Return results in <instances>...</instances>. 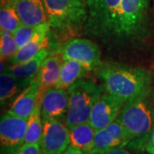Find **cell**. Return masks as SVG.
<instances>
[{
	"mask_svg": "<svg viewBox=\"0 0 154 154\" xmlns=\"http://www.w3.org/2000/svg\"><path fill=\"white\" fill-rule=\"evenodd\" d=\"M117 120L126 130L131 141L128 148L142 151L154 129V93L128 100Z\"/></svg>",
	"mask_w": 154,
	"mask_h": 154,
	"instance_id": "obj_3",
	"label": "cell"
},
{
	"mask_svg": "<svg viewBox=\"0 0 154 154\" xmlns=\"http://www.w3.org/2000/svg\"><path fill=\"white\" fill-rule=\"evenodd\" d=\"M16 154H43L39 144H24Z\"/></svg>",
	"mask_w": 154,
	"mask_h": 154,
	"instance_id": "obj_25",
	"label": "cell"
},
{
	"mask_svg": "<svg viewBox=\"0 0 154 154\" xmlns=\"http://www.w3.org/2000/svg\"><path fill=\"white\" fill-rule=\"evenodd\" d=\"M96 130L89 122L76 125L69 129L70 145L89 154L94 147Z\"/></svg>",
	"mask_w": 154,
	"mask_h": 154,
	"instance_id": "obj_19",
	"label": "cell"
},
{
	"mask_svg": "<svg viewBox=\"0 0 154 154\" xmlns=\"http://www.w3.org/2000/svg\"><path fill=\"white\" fill-rule=\"evenodd\" d=\"M126 102L116 96L105 93L101 95L92 110L89 124L95 130L104 128L115 122Z\"/></svg>",
	"mask_w": 154,
	"mask_h": 154,
	"instance_id": "obj_10",
	"label": "cell"
},
{
	"mask_svg": "<svg viewBox=\"0 0 154 154\" xmlns=\"http://www.w3.org/2000/svg\"><path fill=\"white\" fill-rule=\"evenodd\" d=\"M43 134L40 147L43 154H62L70 145L69 129L64 122L42 118Z\"/></svg>",
	"mask_w": 154,
	"mask_h": 154,
	"instance_id": "obj_9",
	"label": "cell"
},
{
	"mask_svg": "<svg viewBox=\"0 0 154 154\" xmlns=\"http://www.w3.org/2000/svg\"><path fill=\"white\" fill-rule=\"evenodd\" d=\"M53 52L54 51H51L49 46L45 47L31 60L22 63L11 64V66L7 67V69L18 80L30 82L37 75L44 61L49 56L52 55Z\"/></svg>",
	"mask_w": 154,
	"mask_h": 154,
	"instance_id": "obj_15",
	"label": "cell"
},
{
	"mask_svg": "<svg viewBox=\"0 0 154 154\" xmlns=\"http://www.w3.org/2000/svg\"><path fill=\"white\" fill-rule=\"evenodd\" d=\"M48 28H51L49 23H45L40 26H37V27H28V26L22 25L14 33V37L17 41L18 49L28 45L33 38H35L38 33H40L42 31H44L45 29Z\"/></svg>",
	"mask_w": 154,
	"mask_h": 154,
	"instance_id": "obj_23",
	"label": "cell"
},
{
	"mask_svg": "<svg viewBox=\"0 0 154 154\" xmlns=\"http://www.w3.org/2000/svg\"><path fill=\"white\" fill-rule=\"evenodd\" d=\"M153 5H154V0H153Z\"/></svg>",
	"mask_w": 154,
	"mask_h": 154,
	"instance_id": "obj_30",
	"label": "cell"
},
{
	"mask_svg": "<svg viewBox=\"0 0 154 154\" xmlns=\"http://www.w3.org/2000/svg\"><path fill=\"white\" fill-rule=\"evenodd\" d=\"M62 63L63 59L57 54L49 56L44 61L35 76L42 92L57 86L60 78Z\"/></svg>",
	"mask_w": 154,
	"mask_h": 154,
	"instance_id": "obj_16",
	"label": "cell"
},
{
	"mask_svg": "<svg viewBox=\"0 0 154 154\" xmlns=\"http://www.w3.org/2000/svg\"><path fill=\"white\" fill-rule=\"evenodd\" d=\"M99 154H132L128 150L125 148H116L110 150V151H106L102 153Z\"/></svg>",
	"mask_w": 154,
	"mask_h": 154,
	"instance_id": "obj_27",
	"label": "cell"
},
{
	"mask_svg": "<svg viewBox=\"0 0 154 154\" xmlns=\"http://www.w3.org/2000/svg\"><path fill=\"white\" fill-rule=\"evenodd\" d=\"M150 0H122L102 44L108 50L134 49L147 37Z\"/></svg>",
	"mask_w": 154,
	"mask_h": 154,
	"instance_id": "obj_1",
	"label": "cell"
},
{
	"mask_svg": "<svg viewBox=\"0 0 154 154\" xmlns=\"http://www.w3.org/2000/svg\"><path fill=\"white\" fill-rule=\"evenodd\" d=\"M18 51L14 33L8 31L0 32V55L1 61H11Z\"/></svg>",
	"mask_w": 154,
	"mask_h": 154,
	"instance_id": "obj_24",
	"label": "cell"
},
{
	"mask_svg": "<svg viewBox=\"0 0 154 154\" xmlns=\"http://www.w3.org/2000/svg\"><path fill=\"white\" fill-rule=\"evenodd\" d=\"M42 94L45 93L41 91L38 81L36 78H33L28 87L13 100L7 113L28 119Z\"/></svg>",
	"mask_w": 154,
	"mask_h": 154,
	"instance_id": "obj_13",
	"label": "cell"
},
{
	"mask_svg": "<svg viewBox=\"0 0 154 154\" xmlns=\"http://www.w3.org/2000/svg\"><path fill=\"white\" fill-rule=\"evenodd\" d=\"M62 154H87L86 152H82V150H79V149H77L76 147H75V146H73L71 145H69V146H68V148L63 152Z\"/></svg>",
	"mask_w": 154,
	"mask_h": 154,
	"instance_id": "obj_28",
	"label": "cell"
},
{
	"mask_svg": "<svg viewBox=\"0 0 154 154\" xmlns=\"http://www.w3.org/2000/svg\"><path fill=\"white\" fill-rule=\"evenodd\" d=\"M88 72V69L76 61L63 60L60 78L55 88L68 90L78 80L86 76Z\"/></svg>",
	"mask_w": 154,
	"mask_h": 154,
	"instance_id": "obj_20",
	"label": "cell"
},
{
	"mask_svg": "<svg viewBox=\"0 0 154 154\" xmlns=\"http://www.w3.org/2000/svg\"><path fill=\"white\" fill-rule=\"evenodd\" d=\"M106 93L127 102L152 91V77L143 68L104 62L96 70Z\"/></svg>",
	"mask_w": 154,
	"mask_h": 154,
	"instance_id": "obj_2",
	"label": "cell"
},
{
	"mask_svg": "<svg viewBox=\"0 0 154 154\" xmlns=\"http://www.w3.org/2000/svg\"><path fill=\"white\" fill-rule=\"evenodd\" d=\"M51 28L62 33L84 29L88 19L86 0H43Z\"/></svg>",
	"mask_w": 154,
	"mask_h": 154,
	"instance_id": "obj_5",
	"label": "cell"
},
{
	"mask_svg": "<svg viewBox=\"0 0 154 154\" xmlns=\"http://www.w3.org/2000/svg\"><path fill=\"white\" fill-rule=\"evenodd\" d=\"M21 20L15 9L14 0H7L2 3L0 10V29L14 33L22 26Z\"/></svg>",
	"mask_w": 154,
	"mask_h": 154,
	"instance_id": "obj_22",
	"label": "cell"
},
{
	"mask_svg": "<svg viewBox=\"0 0 154 154\" xmlns=\"http://www.w3.org/2000/svg\"><path fill=\"white\" fill-rule=\"evenodd\" d=\"M28 82L18 80L7 69L0 75V103L1 105L9 104L29 85Z\"/></svg>",
	"mask_w": 154,
	"mask_h": 154,
	"instance_id": "obj_18",
	"label": "cell"
},
{
	"mask_svg": "<svg viewBox=\"0 0 154 154\" xmlns=\"http://www.w3.org/2000/svg\"><path fill=\"white\" fill-rule=\"evenodd\" d=\"M130 141L126 130L116 119L104 128L96 130L94 147L89 154H99L112 149L128 147Z\"/></svg>",
	"mask_w": 154,
	"mask_h": 154,
	"instance_id": "obj_11",
	"label": "cell"
},
{
	"mask_svg": "<svg viewBox=\"0 0 154 154\" xmlns=\"http://www.w3.org/2000/svg\"><path fill=\"white\" fill-rule=\"evenodd\" d=\"M58 53L63 60L76 61L88 71H96L102 63L100 48L89 38L69 39L57 51H55L53 55Z\"/></svg>",
	"mask_w": 154,
	"mask_h": 154,
	"instance_id": "obj_7",
	"label": "cell"
},
{
	"mask_svg": "<svg viewBox=\"0 0 154 154\" xmlns=\"http://www.w3.org/2000/svg\"><path fill=\"white\" fill-rule=\"evenodd\" d=\"M5 1H7V0H1V2H2V3H4V2H5Z\"/></svg>",
	"mask_w": 154,
	"mask_h": 154,
	"instance_id": "obj_29",
	"label": "cell"
},
{
	"mask_svg": "<svg viewBox=\"0 0 154 154\" xmlns=\"http://www.w3.org/2000/svg\"><path fill=\"white\" fill-rule=\"evenodd\" d=\"M50 37H51V28H48L45 29L40 33H38L35 38H33L28 45L18 49L16 55L10 61V63L17 64L31 60L41 50L51 45Z\"/></svg>",
	"mask_w": 154,
	"mask_h": 154,
	"instance_id": "obj_17",
	"label": "cell"
},
{
	"mask_svg": "<svg viewBox=\"0 0 154 154\" xmlns=\"http://www.w3.org/2000/svg\"><path fill=\"white\" fill-rule=\"evenodd\" d=\"M69 110L68 90L57 88L47 89L41 99L42 118L64 122Z\"/></svg>",
	"mask_w": 154,
	"mask_h": 154,
	"instance_id": "obj_12",
	"label": "cell"
},
{
	"mask_svg": "<svg viewBox=\"0 0 154 154\" xmlns=\"http://www.w3.org/2000/svg\"><path fill=\"white\" fill-rule=\"evenodd\" d=\"M14 5L22 25L37 27L49 23L43 0H14Z\"/></svg>",
	"mask_w": 154,
	"mask_h": 154,
	"instance_id": "obj_14",
	"label": "cell"
},
{
	"mask_svg": "<svg viewBox=\"0 0 154 154\" xmlns=\"http://www.w3.org/2000/svg\"><path fill=\"white\" fill-rule=\"evenodd\" d=\"M86 2L88 19L83 31L101 43L122 0H86Z\"/></svg>",
	"mask_w": 154,
	"mask_h": 154,
	"instance_id": "obj_6",
	"label": "cell"
},
{
	"mask_svg": "<svg viewBox=\"0 0 154 154\" xmlns=\"http://www.w3.org/2000/svg\"><path fill=\"white\" fill-rule=\"evenodd\" d=\"M142 151H145L148 154H154V129L151 133L146 142L144 145Z\"/></svg>",
	"mask_w": 154,
	"mask_h": 154,
	"instance_id": "obj_26",
	"label": "cell"
},
{
	"mask_svg": "<svg viewBox=\"0 0 154 154\" xmlns=\"http://www.w3.org/2000/svg\"><path fill=\"white\" fill-rule=\"evenodd\" d=\"M42 94L38 99L33 113L28 119V127L24 144H39L43 134V120L41 115V99Z\"/></svg>",
	"mask_w": 154,
	"mask_h": 154,
	"instance_id": "obj_21",
	"label": "cell"
},
{
	"mask_svg": "<svg viewBox=\"0 0 154 154\" xmlns=\"http://www.w3.org/2000/svg\"><path fill=\"white\" fill-rule=\"evenodd\" d=\"M28 119L5 113L0 119V154H16L24 145Z\"/></svg>",
	"mask_w": 154,
	"mask_h": 154,
	"instance_id": "obj_8",
	"label": "cell"
},
{
	"mask_svg": "<svg viewBox=\"0 0 154 154\" xmlns=\"http://www.w3.org/2000/svg\"><path fill=\"white\" fill-rule=\"evenodd\" d=\"M105 90L92 79H80L68 89L69 110L64 123L69 129L88 122L92 110Z\"/></svg>",
	"mask_w": 154,
	"mask_h": 154,
	"instance_id": "obj_4",
	"label": "cell"
}]
</instances>
